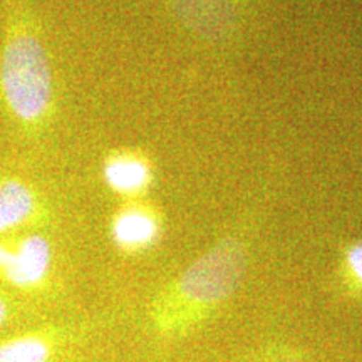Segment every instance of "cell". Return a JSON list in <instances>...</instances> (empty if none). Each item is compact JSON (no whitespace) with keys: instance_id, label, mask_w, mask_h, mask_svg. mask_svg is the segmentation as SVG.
Here are the masks:
<instances>
[{"instance_id":"obj_11","label":"cell","mask_w":362,"mask_h":362,"mask_svg":"<svg viewBox=\"0 0 362 362\" xmlns=\"http://www.w3.org/2000/svg\"><path fill=\"white\" fill-rule=\"evenodd\" d=\"M8 259H11V250H7L6 247L0 245V269L4 270V267L7 265Z\"/></svg>"},{"instance_id":"obj_4","label":"cell","mask_w":362,"mask_h":362,"mask_svg":"<svg viewBox=\"0 0 362 362\" xmlns=\"http://www.w3.org/2000/svg\"><path fill=\"white\" fill-rule=\"evenodd\" d=\"M163 232V220L155 208L144 205L126 206L115 216L111 235L117 248L136 253L155 245Z\"/></svg>"},{"instance_id":"obj_8","label":"cell","mask_w":362,"mask_h":362,"mask_svg":"<svg viewBox=\"0 0 362 362\" xmlns=\"http://www.w3.org/2000/svg\"><path fill=\"white\" fill-rule=\"evenodd\" d=\"M51 342L39 336H22L0 344V362H49Z\"/></svg>"},{"instance_id":"obj_1","label":"cell","mask_w":362,"mask_h":362,"mask_svg":"<svg viewBox=\"0 0 362 362\" xmlns=\"http://www.w3.org/2000/svg\"><path fill=\"white\" fill-rule=\"evenodd\" d=\"M248 257L245 238L226 235L163 287L151 304L158 336L183 337L215 315L242 284Z\"/></svg>"},{"instance_id":"obj_3","label":"cell","mask_w":362,"mask_h":362,"mask_svg":"<svg viewBox=\"0 0 362 362\" xmlns=\"http://www.w3.org/2000/svg\"><path fill=\"white\" fill-rule=\"evenodd\" d=\"M176 19L200 37L228 39L242 19V0H170Z\"/></svg>"},{"instance_id":"obj_9","label":"cell","mask_w":362,"mask_h":362,"mask_svg":"<svg viewBox=\"0 0 362 362\" xmlns=\"http://www.w3.org/2000/svg\"><path fill=\"white\" fill-rule=\"evenodd\" d=\"M250 362H307L302 352L285 344H272L259 351Z\"/></svg>"},{"instance_id":"obj_6","label":"cell","mask_w":362,"mask_h":362,"mask_svg":"<svg viewBox=\"0 0 362 362\" xmlns=\"http://www.w3.org/2000/svg\"><path fill=\"white\" fill-rule=\"evenodd\" d=\"M104 178L111 189L124 197H138L153 183V170L146 158L138 153H117L107 158Z\"/></svg>"},{"instance_id":"obj_7","label":"cell","mask_w":362,"mask_h":362,"mask_svg":"<svg viewBox=\"0 0 362 362\" xmlns=\"http://www.w3.org/2000/svg\"><path fill=\"white\" fill-rule=\"evenodd\" d=\"M35 206L34 193L24 183L16 180L0 183V233L25 223L34 215Z\"/></svg>"},{"instance_id":"obj_10","label":"cell","mask_w":362,"mask_h":362,"mask_svg":"<svg viewBox=\"0 0 362 362\" xmlns=\"http://www.w3.org/2000/svg\"><path fill=\"white\" fill-rule=\"evenodd\" d=\"M346 269L352 282L362 287V243H356L347 250Z\"/></svg>"},{"instance_id":"obj_5","label":"cell","mask_w":362,"mask_h":362,"mask_svg":"<svg viewBox=\"0 0 362 362\" xmlns=\"http://www.w3.org/2000/svg\"><path fill=\"white\" fill-rule=\"evenodd\" d=\"M52 250L40 235H30L21 242L4 267V274L17 287H34L42 282L51 269Z\"/></svg>"},{"instance_id":"obj_2","label":"cell","mask_w":362,"mask_h":362,"mask_svg":"<svg viewBox=\"0 0 362 362\" xmlns=\"http://www.w3.org/2000/svg\"><path fill=\"white\" fill-rule=\"evenodd\" d=\"M0 90L8 112L24 128H40L51 116V62L25 0H6Z\"/></svg>"},{"instance_id":"obj_12","label":"cell","mask_w":362,"mask_h":362,"mask_svg":"<svg viewBox=\"0 0 362 362\" xmlns=\"http://www.w3.org/2000/svg\"><path fill=\"white\" fill-rule=\"evenodd\" d=\"M6 315H7V307H6V304H4L2 298H0V324L6 320Z\"/></svg>"}]
</instances>
